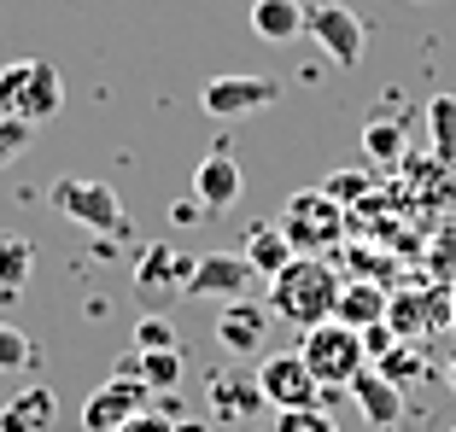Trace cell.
Returning a JSON list of instances; mask_svg holds the SVG:
<instances>
[{
    "label": "cell",
    "instance_id": "1",
    "mask_svg": "<svg viewBox=\"0 0 456 432\" xmlns=\"http://www.w3.org/2000/svg\"><path fill=\"white\" fill-rule=\"evenodd\" d=\"M339 275L328 269V257H293L275 281H269V316L275 322H293L298 333H310V327L334 322V304H339Z\"/></svg>",
    "mask_w": 456,
    "mask_h": 432
},
{
    "label": "cell",
    "instance_id": "2",
    "mask_svg": "<svg viewBox=\"0 0 456 432\" xmlns=\"http://www.w3.org/2000/svg\"><path fill=\"white\" fill-rule=\"evenodd\" d=\"M65 111V76L59 65L47 59H12V65H0V117L12 123H47Z\"/></svg>",
    "mask_w": 456,
    "mask_h": 432
},
{
    "label": "cell",
    "instance_id": "3",
    "mask_svg": "<svg viewBox=\"0 0 456 432\" xmlns=\"http://www.w3.org/2000/svg\"><path fill=\"white\" fill-rule=\"evenodd\" d=\"M298 356H305V368L316 374L322 392H351V380L369 368L362 333L346 322H322V327H310V333H298Z\"/></svg>",
    "mask_w": 456,
    "mask_h": 432
},
{
    "label": "cell",
    "instance_id": "4",
    "mask_svg": "<svg viewBox=\"0 0 456 432\" xmlns=\"http://www.w3.org/2000/svg\"><path fill=\"white\" fill-rule=\"evenodd\" d=\"M275 228L287 234L293 257H322V252H334V245L346 240V204H334L322 188H305V193H293V199L281 204Z\"/></svg>",
    "mask_w": 456,
    "mask_h": 432
},
{
    "label": "cell",
    "instance_id": "5",
    "mask_svg": "<svg viewBox=\"0 0 456 432\" xmlns=\"http://www.w3.org/2000/svg\"><path fill=\"white\" fill-rule=\"evenodd\" d=\"M47 204H53L65 222H77V228H106L111 240H123L129 234V222H123V199L111 181H94V176H59L53 188H47Z\"/></svg>",
    "mask_w": 456,
    "mask_h": 432
},
{
    "label": "cell",
    "instance_id": "6",
    "mask_svg": "<svg viewBox=\"0 0 456 432\" xmlns=\"http://www.w3.org/2000/svg\"><path fill=\"white\" fill-rule=\"evenodd\" d=\"M305 36L316 41L339 70H357L362 53H369V24H362L351 6H339V0H316V6H305Z\"/></svg>",
    "mask_w": 456,
    "mask_h": 432
},
{
    "label": "cell",
    "instance_id": "7",
    "mask_svg": "<svg viewBox=\"0 0 456 432\" xmlns=\"http://www.w3.org/2000/svg\"><path fill=\"white\" fill-rule=\"evenodd\" d=\"M281 100V82L275 76H252V70H228V76H211L200 88V106L205 117L216 123H234V117H257Z\"/></svg>",
    "mask_w": 456,
    "mask_h": 432
},
{
    "label": "cell",
    "instance_id": "8",
    "mask_svg": "<svg viewBox=\"0 0 456 432\" xmlns=\"http://www.w3.org/2000/svg\"><path fill=\"white\" fill-rule=\"evenodd\" d=\"M252 374H257V392H264V404L275 409V415H287V409H322V386H316V374L305 368L298 351L264 356Z\"/></svg>",
    "mask_w": 456,
    "mask_h": 432
},
{
    "label": "cell",
    "instance_id": "9",
    "mask_svg": "<svg viewBox=\"0 0 456 432\" xmlns=\"http://www.w3.org/2000/svg\"><path fill=\"white\" fill-rule=\"evenodd\" d=\"M246 286H252V263H246L240 252H205L193 257L188 281H182V292L188 298H216V304H234V298H246Z\"/></svg>",
    "mask_w": 456,
    "mask_h": 432
},
{
    "label": "cell",
    "instance_id": "10",
    "mask_svg": "<svg viewBox=\"0 0 456 432\" xmlns=\"http://www.w3.org/2000/svg\"><path fill=\"white\" fill-rule=\"evenodd\" d=\"M141 409H152V392L141 386V380H118L111 374L100 392H88V404H82V427L88 432H118L129 415H141Z\"/></svg>",
    "mask_w": 456,
    "mask_h": 432
},
{
    "label": "cell",
    "instance_id": "11",
    "mask_svg": "<svg viewBox=\"0 0 456 432\" xmlns=\"http://www.w3.org/2000/svg\"><path fill=\"white\" fill-rule=\"evenodd\" d=\"M269 304H252V298H234V304H223L216 310V345H223L228 356H257L269 339Z\"/></svg>",
    "mask_w": 456,
    "mask_h": 432
},
{
    "label": "cell",
    "instance_id": "12",
    "mask_svg": "<svg viewBox=\"0 0 456 432\" xmlns=\"http://www.w3.org/2000/svg\"><path fill=\"white\" fill-rule=\"evenodd\" d=\"M205 404H211L216 420H246L257 409H269L264 392H257V374H240V368H216L205 380Z\"/></svg>",
    "mask_w": 456,
    "mask_h": 432
},
{
    "label": "cell",
    "instance_id": "13",
    "mask_svg": "<svg viewBox=\"0 0 456 432\" xmlns=\"http://www.w3.org/2000/svg\"><path fill=\"white\" fill-rule=\"evenodd\" d=\"M351 404L362 409V420L369 427H398V415H403V386H392L380 368H362L357 380H351Z\"/></svg>",
    "mask_w": 456,
    "mask_h": 432
},
{
    "label": "cell",
    "instance_id": "14",
    "mask_svg": "<svg viewBox=\"0 0 456 432\" xmlns=\"http://www.w3.org/2000/svg\"><path fill=\"white\" fill-rule=\"evenodd\" d=\"M240 193H246V176L228 152H211V158L193 170V199H200L205 211H228V204H240Z\"/></svg>",
    "mask_w": 456,
    "mask_h": 432
},
{
    "label": "cell",
    "instance_id": "15",
    "mask_svg": "<svg viewBox=\"0 0 456 432\" xmlns=\"http://www.w3.org/2000/svg\"><path fill=\"white\" fill-rule=\"evenodd\" d=\"M53 420H59L53 386H24L18 397L0 404V432H53Z\"/></svg>",
    "mask_w": 456,
    "mask_h": 432
},
{
    "label": "cell",
    "instance_id": "16",
    "mask_svg": "<svg viewBox=\"0 0 456 432\" xmlns=\"http://www.w3.org/2000/svg\"><path fill=\"white\" fill-rule=\"evenodd\" d=\"M188 269H193V257H182L170 240H159V245L141 252V263H134V286H141V298H147V292H170V286L182 292Z\"/></svg>",
    "mask_w": 456,
    "mask_h": 432
},
{
    "label": "cell",
    "instance_id": "17",
    "mask_svg": "<svg viewBox=\"0 0 456 432\" xmlns=\"http://www.w3.org/2000/svg\"><path fill=\"white\" fill-rule=\"evenodd\" d=\"M252 36L264 47H287L305 36V0H252Z\"/></svg>",
    "mask_w": 456,
    "mask_h": 432
},
{
    "label": "cell",
    "instance_id": "18",
    "mask_svg": "<svg viewBox=\"0 0 456 432\" xmlns=\"http://www.w3.org/2000/svg\"><path fill=\"white\" fill-rule=\"evenodd\" d=\"M387 304L392 298L380 292L375 281H346L339 286V304H334V322H346V327H375V322H387Z\"/></svg>",
    "mask_w": 456,
    "mask_h": 432
},
{
    "label": "cell",
    "instance_id": "19",
    "mask_svg": "<svg viewBox=\"0 0 456 432\" xmlns=\"http://www.w3.org/2000/svg\"><path fill=\"white\" fill-rule=\"evenodd\" d=\"M240 257L252 263V275H264V281H275V275H281L287 263H293V245H287V234L275 228V222H257V228L246 234Z\"/></svg>",
    "mask_w": 456,
    "mask_h": 432
},
{
    "label": "cell",
    "instance_id": "20",
    "mask_svg": "<svg viewBox=\"0 0 456 432\" xmlns=\"http://www.w3.org/2000/svg\"><path fill=\"white\" fill-rule=\"evenodd\" d=\"M36 275V240L24 234H0V298H18Z\"/></svg>",
    "mask_w": 456,
    "mask_h": 432
},
{
    "label": "cell",
    "instance_id": "21",
    "mask_svg": "<svg viewBox=\"0 0 456 432\" xmlns=\"http://www.w3.org/2000/svg\"><path fill=\"white\" fill-rule=\"evenodd\" d=\"M433 316H439V304H433V298H421V292H398V298L387 304V327H392L398 339H421L428 327H439Z\"/></svg>",
    "mask_w": 456,
    "mask_h": 432
},
{
    "label": "cell",
    "instance_id": "22",
    "mask_svg": "<svg viewBox=\"0 0 456 432\" xmlns=\"http://www.w3.org/2000/svg\"><path fill=\"white\" fill-rule=\"evenodd\" d=\"M428 135L439 158H456V94H433L428 100Z\"/></svg>",
    "mask_w": 456,
    "mask_h": 432
},
{
    "label": "cell",
    "instance_id": "23",
    "mask_svg": "<svg viewBox=\"0 0 456 432\" xmlns=\"http://www.w3.org/2000/svg\"><path fill=\"white\" fill-rule=\"evenodd\" d=\"M24 368H36V339L18 322H0V374H24Z\"/></svg>",
    "mask_w": 456,
    "mask_h": 432
},
{
    "label": "cell",
    "instance_id": "24",
    "mask_svg": "<svg viewBox=\"0 0 456 432\" xmlns=\"http://www.w3.org/2000/svg\"><path fill=\"white\" fill-rule=\"evenodd\" d=\"M362 152H369V158L375 164H398L403 158V129L398 123H369V129H362Z\"/></svg>",
    "mask_w": 456,
    "mask_h": 432
},
{
    "label": "cell",
    "instance_id": "25",
    "mask_svg": "<svg viewBox=\"0 0 456 432\" xmlns=\"http://www.w3.org/2000/svg\"><path fill=\"white\" fill-rule=\"evenodd\" d=\"M134 351H182L170 316H141V322H134Z\"/></svg>",
    "mask_w": 456,
    "mask_h": 432
},
{
    "label": "cell",
    "instance_id": "26",
    "mask_svg": "<svg viewBox=\"0 0 456 432\" xmlns=\"http://www.w3.org/2000/svg\"><path fill=\"white\" fill-rule=\"evenodd\" d=\"M369 368H380V374H387L392 386H410V380L421 374V356L410 351V345H392V351L380 356V363H369Z\"/></svg>",
    "mask_w": 456,
    "mask_h": 432
},
{
    "label": "cell",
    "instance_id": "27",
    "mask_svg": "<svg viewBox=\"0 0 456 432\" xmlns=\"http://www.w3.org/2000/svg\"><path fill=\"white\" fill-rule=\"evenodd\" d=\"M29 140H36V129H29V123H12V117H0V170L24 158V152H29Z\"/></svg>",
    "mask_w": 456,
    "mask_h": 432
},
{
    "label": "cell",
    "instance_id": "28",
    "mask_svg": "<svg viewBox=\"0 0 456 432\" xmlns=\"http://www.w3.org/2000/svg\"><path fill=\"white\" fill-rule=\"evenodd\" d=\"M322 193H328L334 204H357L362 193H369V176H362V170H334V176L322 181Z\"/></svg>",
    "mask_w": 456,
    "mask_h": 432
},
{
    "label": "cell",
    "instance_id": "29",
    "mask_svg": "<svg viewBox=\"0 0 456 432\" xmlns=\"http://www.w3.org/2000/svg\"><path fill=\"white\" fill-rule=\"evenodd\" d=\"M269 432H339V427L322 415V409H287V415H275Z\"/></svg>",
    "mask_w": 456,
    "mask_h": 432
},
{
    "label": "cell",
    "instance_id": "30",
    "mask_svg": "<svg viewBox=\"0 0 456 432\" xmlns=\"http://www.w3.org/2000/svg\"><path fill=\"white\" fill-rule=\"evenodd\" d=\"M118 432H175V415H164V409H141V415H129Z\"/></svg>",
    "mask_w": 456,
    "mask_h": 432
},
{
    "label": "cell",
    "instance_id": "31",
    "mask_svg": "<svg viewBox=\"0 0 456 432\" xmlns=\"http://www.w3.org/2000/svg\"><path fill=\"white\" fill-rule=\"evenodd\" d=\"M392 345H398V333H392V327H387V322H375V327H362V351L375 356V363H380V356H387V351H392Z\"/></svg>",
    "mask_w": 456,
    "mask_h": 432
},
{
    "label": "cell",
    "instance_id": "32",
    "mask_svg": "<svg viewBox=\"0 0 456 432\" xmlns=\"http://www.w3.org/2000/svg\"><path fill=\"white\" fill-rule=\"evenodd\" d=\"M200 211H205L200 199H175V204H170V222H193V216H200Z\"/></svg>",
    "mask_w": 456,
    "mask_h": 432
},
{
    "label": "cell",
    "instance_id": "33",
    "mask_svg": "<svg viewBox=\"0 0 456 432\" xmlns=\"http://www.w3.org/2000/svg\"><path fill=\"white\" fill-rule=\"evenodd\" d=\"M175 432H205V427H200V420H175Z\"/></svg>",
    "mask_w": 456,
    "mask_h": 432
},
{
    "label": "cell",
    "instance_id": "34",
    "mask_svg": "<svg viewBox=\"0 0 456 432\" xmlns=\"http://www.w3.org/2000/svg\"><path fill=\"white\" fill-rule=\"evenodd\" d=\"M444 316H451V327H456V298H451V310H444Z\"/></svg>",
    "mask_w": 456,
    "mask_h": 432
},
{
    "label": "cell",
    "instance_id": "35",
    "mask_svg": "<svg viewBox=\"0 0 456 432\" xmlns=\"http://www.w3.org/2000/svg\"><path fill=\"white\" fill-rule=\"evenodd\" d=\"M451 386H456V363H451Z\"/></svg>",
    "mask_w": 456,
    "mask_h": 432
},
{
    "label": "cell",
    "instance_id": "36",
    "mask_svg": "<svg viewBox=\"0 0 456 432\" xmlns=\"http://www.w3.org/2000/svg\"><path fill=\"white\" fill-rule=\"evenodd\" d=\"M392 432H410V427H392Z\"/></svg>",
    "mask_w": 456,
    "mask_h": 432
},
{
    "label": "cell",
    "instance_id": "37",
    "mask_svg": "<svg viewBox=\"0 0 456 432\" xmlns=\"http://www.w3.org/2000/svg\"><path fill=\"white\" fill-rule=\"evenodd\" d=\"M451 432H456V427H451Z\"/></svg>",
    "mask_w": 456,
    "mask_h": 432
}]
</instances>
